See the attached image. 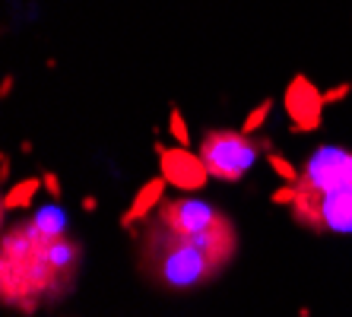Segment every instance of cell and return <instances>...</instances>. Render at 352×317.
<instances>
[{"mask_svg": "<svg viewBox=\"0 0 352 317\" xmlns=\"http://www.w3.org/2000/svg\"><path fill=\"white\" fill-rule=\"evenodd\" d=\"M32 222L45 232V235H64L67 232V222H64V212L58 206H48V210H38L32 216Z\"/></svg>", "mask_w": 352, "mask_h": 317, "instance_id": "10", "label": "cell"}, {"mask_svg": "<svg viewBox=\"0 0 352 317\" xmlns=\"http://www.w3.org/2000/svg\"><path fill=\"white\" fill-rule=\"evenodd\" d=\"M45 187H48L51 197H60V181L51 175V171H45Z\"/></svg>", "mask_w": 352, "mask_h": 317, "instance_id": "15", "label": "cell"}, {"mask_svg": "<svg viewBox=\"0 0 352 317\" xmlns=\"http://www.w3.org/2000/svg\"><path fill=\"white\" fill-rule=\"evenodd\" d=\"M270 165H273V171H276L279 178L286 181V184H298V168H295V165H289L286 159H283L279 153H273V149H270Z\"/></svg>", "mask_w": 352, "mask_h": 317, "instance_id": "13", "label": "cell"}, {"mask_svg": "<svg viewBox=\"0 0 352 317\" xmlns=\"http://www.w3.org/2000/svg\"><path fill=\"white\" fill-rule=\"evenodd\" d=\"M156 219L162 226H168L172 232H181V235H206V232H216V228L229 226V216L219 212L213 204L200 200V197H172V200H162Z\"/></svg>", "mask_w": 352, "mask_h": 317, "instance_id": "5", "label": "cell"}, {"mask_svg": "<svg viewBox=\"0 0 352 317\" xmlns=\"http://www.w3.org/2000/svg\"><path fill=\"white\" fill-rule=\"evenodd\" d=\"M168 133L175 137V143H178V146H188V143H190L188 124H184V114H181L178 108H172V114H168Z\"/></svg>", "mask_w": 352, "mask_h": 317, "instance_id": "11", "label": "cell"}, {"mask_svg": "<svg viewBox=\"0 0 352 317\" xmlns=\"http://www.w3.org/2000/svg\"><path fill=\"white\" fill-rule=\"evenodd\" d=\"M238 251L235 226H222L206 235H181L153 219L143 238V273L165 292H190L229 267Z\"/></svg>", "mask_w": 352, "mask_h": 317, "instance_id": "1", "label": "cell"}, {"mask_svg": "<svg viewBox=\"0 0 352 317\" xmlns=\"http://www.w3.org/2000/svg\"><path fill=\"white\" fill-rule=\"evenodd\" d=\"M165 178L159 175V178H153V181H146V184L137 190V197H133V204H131V210L121 216V226H133V222H140V219H146L149 216V210L153 206H159L162 204V194H165Z\"/></svg>", "mask_w": 352, "mask_h": 317, "instance_id": "8", "label": "cell"}, {"mask_svg": "<svg viewBox=\"0 0 352 317\" xmlns=\"http://www.w3.org/2000/svg\"><path fill=\"white\" fill-rule=\"evenodd\" d=\"M286 111L292 118V131L295 133H311L320 127V118H324V105L327 98L324 92L314 86L308 76H292V83L286 86Z\"/></svg>", "mask_w": 352, "mask_h": 317, "instance_id": "7", "label": "cell"}, {"mask_svg": "<svg viewBox=\"0 0 352 317\" xmlns=\"http://www.w3.org/2000/svg\"><path fill=\"white\" fill-rule=\"evenodd\" d=\"M80 244L67 235H45L32 219L3 235V305L32 311L45 295L74 276Z\"/></svg>", "mask_w": 352, "mask_h": 317, "instance_id": "2", "label": "cell"}, {"mask_svg": "<svg viewBox=\"0 0 352 317\" xmlns=\"http://www.w3.org/2000/svg\"><path fill=\"white\" fill-rule=\"evenodd\" d=\"M270 111H273V98H263L261 105H257L254 111H251V114L245 118V127H241V131H245V133H254L257 127H261V124L267 121V114H270Z\"/></svg>", "mask_w": 352, "mask_h": 317, "instance_id": "12", "label": "cell"}, {"mask_svg": "<svg viewBox=\"0 0 352 317\" xmlns=\"http://www.w3.org/2000/svg\"><path fill=\"white\" fill-rule=\"evenodd\" d=\"M292 216L318 235H352V149L320 146L295 184Z\"/></svg>", "mask_w": 352, "mask_h": 317, "instance_id": "3", "label": "cell"}, {"mask_svg": "<svg viewBox=\"0 0 352 317\" xmlns=\"http://www.w3.org/2000/svg\"><path fill=\"white\" fill-rule=\"evenodd\" d=\"M45 184V181H38V178H25V181H19L16 187H10L7 190V197H3V212H10V210H25V206L32 204V197L38 194V187Z\"/></svg>", "mask_w": 352, "mask_h": 317, "instance_id": "9", "label": "cell"}, {"mask_svg": "<svg viewBox=\"0 0 352 317\" xmlns=\"http://www.w3.org/2000/svg\"><path fill=\"white\" fill-rule=\"evenodd\" d=\"M267 146V140H254L245 131H206L200 140V159L206 162L210 178L235 184L254 168Z\"/></svg>", "mask_w": 352, "mask_h": 317, "instance_id": "4", "label": "cell"}, {"mask_svg": "<svg viewBox=\"0 0 352 317\" xmlns=\"http://www.w3.org/2000/svg\"><path fill=\"white\" fill-rule=\"evenodd\" d=\"M346 92H349V83L336 86V89H327V92H324V98H327V105H330V102H340V98H343Z\"/></svg>", "mask_w": 352, "mask_h": 317, "instance_id": "14", "label": "cell"}, {"mask_svg": "<svg viewBox=\"0 0 352 317\" xmlns=\"http://www.w3.org/2000/svg\"><path fill=\"white\" fill-rule=\"evenodd\" d=\"M159 175L165 178V184L181 194L204 190V184L210 181V171L200 153L194 155L184 146H159Z\"/></svg>", "mask_w": 352, "mask_h": 317, "instance_id": "6", "label": "cell"}]
</instances>
